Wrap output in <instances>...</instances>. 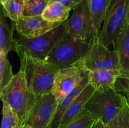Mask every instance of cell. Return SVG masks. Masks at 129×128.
<instances>
[{
  "mask_svg": "<svg viewBox=\"0 0 129 128\" xmlns=\"http://www.w3.org/2000/svg\"><path fill=\"white\" fill-rule=\"evenodd\" d=\"M127 78H128V79H129V77H127Z\"/></svg>",
  "mask_w": 129,
  "mask_h": 128,
  "instance_id": "obj_32",
  "label": "cell"
},
{
  "mask_svg": "<svg viewBox=\"0 0 129 128\" xmlns=\"http://www.w3.org/2000/svg\"><path fill=\"white\" fill-rule=\"evenodd\" d=\"M72 15L67 20L68 33L78 39L92 43L97 38L86 0H81L73 9Z\"/></svg>",
  "mask_w": 129,
  "mask_h": 128,
  "instance_id": "obj_7",
  "label": "cell"
},
{
  "mask_svg": "<svg viewBox=\"0 0 129 128\" xmlns=\"http://www.w3.org/2000/svg\"><path fill=\"white\" fill-rule=\"evenodd\" d=\"M106 125V128H129V104L124 95L123 104L114 119Z\"/></svg>",
  "mask_w": 129,
  "mask_h": 128,
  "instance_id": "obj_20",
  "label": "cell"
},
{
  "mask_svg": "<svg viewBox=\"0 0 129 128\" xmlns=\"http://www.w3.org/2000/svg\"><path fill=\"white\" fill-rule=\"evenodd\" d=\"M93 125H94V124H93ZM93 125H92V126L91 127H89V128H92V127H93Z\"/></svg>",
  "mask_w": 129,
  "mask_h": 128,
  "instance_id": "obj_31",
  "label": "cell"
},
{
  "mask_svg": "<svg viewBox=\"0 0 129 128\" xmlns=\"http://www.w3.org/2000/svg\"><path fill=\"white\" fill-rule=\"evenodd\" d=\"M6 1V0H1V4L2 3H3L4 2H5V1Z\"/></svg>",
  "mask_w": 129,
  "mask_h": 128,
  "instance_id": "obj_30",
  "label": "cell"
},
{
  "mask_svg": "<svg viewBox=\"0 0 129 128\" xmlns=\"http://www.w3.org/2000/svg\"><path fill=\"white\" fill-rule=\"evenodd\" d=\"M18 128H33L28 123H25L24 124H20Z\"/></svg>",
  "mask_w": 129,
  "mask_h": 128,
  "instance_id": "obj_27",
  "label": "cell"
},
{
  "mask_svg": "<svg viewBox=\"0 0 129 128\" xmlns=\"http://www.w3.org/2000/svg\"><path fill=\"white\" fill-rule=\"evenodd\" d=\"M68 33L67 20L44 35L33 38L20 36L16 40L15 51L20 56L27 53L34 57L45 60L53 49Z\"/></svg>",
  "mask_w": 129,
  "mask_h": 128,
  "instance_id": "obj_3",
  "label": "cell"
},
{
  "mask_svg": "<svg viewBox=\"0 0 129 128\" xmlns=\"http://www.w3.org/2000/svg\"><path fill=\"white\" fill-rule=\"evenodd\" d=\"M94 91V88L90 84H88L66 109L62 118L59 128L66 127L83 112L85 110L87 102Z\"/></svg>",
  "mask_w": 129,
  "mask_h": 128,
  "instance_id": "obj_12",
  "label": "cell"
},
{
  "mask_svg": "<svg viewBox=\"0 0 129 128\" xmlns=\"http://www.w3.org/2000/svg\"><path fill=\"white\" fill-rule=\"evenodd\" d=\"M129 0H110L96 41L108 47L127 25Z\"/></svg>",
  "mask_w": 129,
  "mask_h": 128,
  "instance_id": "obj_5",
  "label": "cell"
},
{
  "mask_svg": "<svg viewBox=\"0 0 129 128\" xmlns=\"http://www.w3.org/2000/svg\"><path fill=\"white\" fill-rule=\"evenodd\" d=\"M50 0H26L23 16H42Z\"/></svg>",
  "mask_w": 129,
  "mask_h": 128,
  "instance_id": "obj_23",
  "label": "cell"
},
{
  "mask_svg": "<svg viewBox=\"0 0 129 128\" xmlns=\"http://www.w3.org/2000/svg\"><path fill=\"white\" fill-rule=\"evenodd\" d=\"M88 71L80 62L59 69L55 75L51 90L58 104L79 85Z\"/></svg>",
  "mask_w": 129,
  "mask_h": 128,
  "instance_id": "obj_8",
  "label": "cell"
},
{
  "mask_svg": "<svg viewBox=\"0 0 129 128\" xmlns=\"http://www.w3.org/2000/svg\"><path fill=\"white\" fill-rule=\"evenodd\" d=\"M14 76L7 55L0 53V92L9 85Z\"/></svg>",
  "mask_w": 129,
  "mask_h": 128,
  "instance_id": "obj_21",
  "label": "cell"
},
{
  "mask_svg": "<svg viewBox=\"0 0 129 128\" xmlns=\"http://www.w3.org/2000/svg\"><path fill=\"white\" fill-rule=\"evenodd\" d=\"M0 97L16 113L20 124H24L27 123L38 97L28 86L25 72L20 69L9 85L0 92Z\"/></svg>",
  "mask_w": 129,
  "mask_h": 128,
  "instance_id": "obj_1",
  "label": "cell"
},
{
  "mask_svg": "<svg viewBox=\"0 0 129 128\" xmlns=\"http://www.w3.org/2000/svg\"><path fill=\"white\" fill-rule=\"evenodd\" d=\"M25 3V0H6L1 5L7 17L16 22L23 16Z\"/></svg>",
  "mask_w": 129,
  "mask_h": 128,
  "instance_id": "obj_19",
  "label": "cell"
},
{
  "mask_svg": "<svg viewBox=\"0 0 129 128\" xmlns=\"http://www.w3.org/2000/svg\"><path fill=\"white\" fill-rule=\"evenodd\" d=\"M25 1H26V0H25Z\"/></svg>",
  "mask_w": 129,
  "mask_h": 128,
  "instance_id": "obj_33",
  "label": "cell"
},
{
  "mask_svg": "<svg viewBox=\"0 0 129 128\" xmlns=\"http://www.w3.org/2000/svg\"><path fill=\"white\" fill-rule=\"evenodd\" d=\"M6 15L3 8L0 14V53L8 55L10 51H15L16 40L13 38L16 24L10 26L6 20Z\"/></svg>",
  "mask_w": 129,
  "mask_h": 128,
  "instance_id": "obj_15",
  "label": "cell"
},
{
  "mask_svg": "<svg viewBox=\"0 0 129 128\" xmlns=\"http://www.w3.org/2000/svg\"><path fill=\"white\" fill-rule=\"evenodd\" d=\"M2 122L1 128H18L20 121L16 113L7 103L3 102Z\"/></svg>",
  "mask_w": 129,
  "mask_h": 128,
  "instance_id": "obj_22",
  "label": "cell"
},
{
  "mask_svg": "<svg viewBox=\"0 0 129 128\" xmlns=\"http://www.w3.org/2000/svg\"><path fill=\"white\" fill-rule=\"evenodd\" d=\"M127 25H129V13H128V19H127Z\"/></svg>",
  "mask_w": 129,
  "mask_h": 128,
  "instance_id": "obj_29",
  "label": "cell"
},
{
  "mask_svg": "<svg viewBox=\"0 0 129 128\" xmlns=\"http://www.w3.org/2000/svg\"><path fill=\"white\" fill-rule=\"evenodd\" d=\"M125 96L126 97V99H127V101H128V104H129V93H124Z\"/></svg>",
  "mask_w": 129,
  "mask_h": 128,
  "instance_id": "obj_28",
  "label": "cell"
},
{
  "mask_svg": "<svg viewBox=\"0 0 129 128\" xmlns=\"http://www.w3.org/2000/svg\"><path fill=\"white\" fill-rule=\"evenodd\" d=\"M19 57L20 69L25 72L28 86L33 93L39 97L51 92L59 68L45 60L27 53L22 54Z\"/></svg>",
  "mask_w": 129,
  "mask_h": 128,
  "instance_id": "obj_2",
  "label": "cell"
},
{
  "mask_svg": "<svg viewBox=\"0 0 129 128\" xmlns=\"http://www.w3.org/2000/svg\"><path fill=\"white\" fill-rule=\"evenodd\" d=\"M120 75V70L117 69L88 71L89 84L95 90L115 87L116 82Z\"/></svg>",
  "mask_w": 129,
  "mask_h": 128,
  "instance_id": "obj_14",
  "label": "cell"
},
{
  "mask_svg": "<svg viewBox=\"0 0 129 128\" xmlns=\"http://www.w3.org/2000/svg\"><path fill=\"white\" fill-rule=\"evenodd\" d=\"M60 23L46 21L42 16H23L18 21L15 22L16 30L19 35L26 38H33L44 35Z\"/></svg>",
  "mask_w": 129,
  "mask_h": 128,
  "instance_id": "obj_11",
  "label": "cell"
},
{
  "mask_svg": "<svg viewBox=\"0 0 129 128\" xmlns=\"http://www.w3.org/2000/svg\"><path fill=\"white\" fill-rule=\"evenodd\" d=\"M57 105V100L51 92L38 97L27 123L33 128H49Z\"/></svg>",
  "mask_w": 129,
  "mask_h": 128,
  "instance_id": "obj_10",
  "label": "cell"
},
{
  "mask_svg": "<svg viewBox=\"0 0 129 128\" xmlns=\"http://www.w3.org/2000/svg\"><path fill=\"white\" fill-rule=\"evenodd\" d=\"M54 1H58L73 10L75 7L76 5L79 3L81 0H54Z\"/></svg>",
  "mask_w": 129,
  "mask_h": 128,
  "instance_id": "obj_25",
  "label": "cell"
},
{
  "mask_svg": "<svg viewBox=\"0 0 129 128\" xmlns=\"http://www.w3.org/2000/svg\"><path fill=\"white\" fill-rule=\"evenodd\" d=\"M96 120V118L91 113L85 109L78 117L64 128H89L93 125Z\"/></svg>",
  "mask_w": 129,
  "mask_h": 128,
  "instance_id": "obj_24",
  "label": "cell"
},
{
  "mask_svg": "<svg viewBox=\"0 0 129 128\" xmlns=\"http://www.w3.org/2000/svg\"><path fill=\"white\" fill-rule=\"evenodd\" d=\"M89 84V79H88V71L84 75L81 82L79 85L72 91L68 95H67L60 103L58 104L55 112L54 114L53 119L49 125V128H59L60 122L62 118L64 112L69 106L72 102L76 98V97L83 91V89Z\"/></svg>",
  "mask_w": 129,
  "mask_h": 128,
  "instance_id": "obj_16",
  "label": "cell"
},
{
  "mask_svg": "<svg viewBox=\"0 0 129 128\" xmlns=\"http://www.w3.org/2000/svg\"><path fill=\"white\" fill-rule=\"evenodd\" d=\"M80 63L88 71L120 70L119 59L116 51L110 50L96 40L93 41L88 54Z\"/></svg>",
  "mask_w": 129,
  "mask_h": 128,
  "instance_id": "obj_9",
  "label": "cell"
},
{
  "mask_svg": "<svg viewBox=\"0 0 129 128\" xmlns=\"http://www.w3.org/2000/svg\"><path fill=\"white\" fill-rule=\"evenodd\" d=\"M110 0H86L93 25L99 35Z\"/></svg>",
  "mask_w": 129,
  "mask_h": 128,
  "instance_id": "obj_18",
  "label": "cell"
},
{
  "mask_svg": "<svg viewBox=\"0 0 129 128\" xmlns=\"http://www.w3.org/2000/svg\"><path fill=\"white\" fill-rule=\"evenodd\" d=\"M92 128H106V125L100 119H97Z\"/></svg>",
  "mask_w": 129,
  "mask_h": 128,
  "instance_id": "obj_26",
  "label": "cell"
},
{
  "mask_svg": "<svg viewBox=\"0 0 129 128\" xmlns=\"http://www.w3.org/2000/svg\"><path fill=\"white\" fill-rule=\"evenodd\" d=\"M118 54L121 77H129V25H127L113 43Z\"/></svg>",
  "mask_w": 129,
  "mask_h": 128,
  "instance_id": "obj_13",
  "label": "cell"
},
{
  "mask_svg": "<svg viewBox=\"0 0 129 128\" xmlns=\"http://www.w3.org/2000/svg\"><path fill=\"white\" fill-rule=\"evenodd\" d=\"M92 43L83 41L68 33L45 60L59 69L76 65L84 60Z\"/></svg>",
  "mask_w": 129,
  "mask_h": 128,
  "instance_id": "obj_4",
  "label": "cell"
},
{
  "mask_svg": "<svg viewBox=\"0 0 129 128\" xmlns=\"http://www.w3.org/2000/svg\"><path fill=\"white\" fill-rule=\"evenodd\" d=\"M123 99L124 95L121 94L115 87L95 90L87 102L85 109L107 125L118 114Z\"/></svg>",
  "mask_w": 129,
  "mask_h": 128,
  "instance_id": "obj_6",
  "label": "cell"
},
{
  "mask_svg": "<svg viewBox=\"0 0 129 128\" xmlns=\"http://www.w3.org/2000/svg\"><path fill=\"white\" fill-rule=\"evenodd\" d=\"M71 9L58 1L50 0L42 15L46 21L53 23H62L69 17Z\"/></svg>",
  "mask_w": 129,
  "mask_h": 128,
  "instance_id": "obj_17",
  "label": "cell"
}]
</instances>
